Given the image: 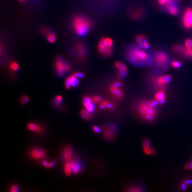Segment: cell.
I'll list each match as a JSON object with an SVG mask.
<instances>
[{"instance_id":"obj_46","label":"cell","mask_w":192,"mask_h":192,"mask_svg":"<svg viewBox=\"0 0 192 192\" xmlns=\"http://www.w3.org/2000/svg\"><path fill=\"white\" fill-rule=\"evenodd\" d=\"M19 2H20L22 3H24L25 2V0H18Z\"/></svg>"},{"instance_id":"obj_41","label":"cell","mask_w":192,"mask_h":192,"mask_svg":"<svg viewBox=\"0 0 192 192\" xmlns=\"http://www.w3.org/2000/svg\"><path fill=\"white\" fill-rule=\"evenodd\" d=\"M129 192H140L142 191L140 188L138 187H132L130 188V190H129Z\"/></svg>"},{"instance_id":"obj_38","label":"cell","mask_w":192,"mask_h":192,"mask_svg":"<svg viewBox=\"0 0 192 192\" xmlns=\"http://www.w3.org/2000/svg\"><path fill=\"white\" fill-rule=\"evenodd\" d=\"M19 191V187L17 185H13L10 188V192H17Z\"/></svg>"},{"instance_id":"obj_13","label":"cell","mask_w":192,"mask_h":192,"mask_svg":"<svg viewBox=\"0 0 192 192\" xmlns=\"http://www.w3.org/2000/svg\"><path fill=\"white\" fill-rule=\"evenodd\" d=\"M73 152L72 148L70 146L64 148L62 152V157L66 162H70L73 160Z\"/></svg>"},{"instance_id":"obj_23","label":"cell","mask_w":192,"mask_h":192,"mask_svg":"<svg viewBox=\"0 0 192 192\" xmlns=\"http://www.w3.org/2000/svg\"><path fill=\"white\" fill-rule=\"evenodd\" d=\"M115 66L120 71H127V67L123 63L117 62L115 63Z\"/></svg>"},{"instance_id":"obj_1","label":"cell","mask_w":192,"mask_h":192,"mask_svg":"<svg viewBox=\"0 0 192 192\" xmlns=\"http://www.w3.org/2000/svg\"><path fill=\"white\" fill-rule=\"evenodd\" d=\"M91 21L86 17L76 16L72 19V26L75 32L79 36L86 34L92 27Z\"/></svg>"},{"instance_id":"obj_35","label":"cell","mask_w":192,"mask_h":192,"mask_svg":"<svg viewBox=\"0 0 192 192\" xmlns=\"http://www.w3.org/2000/svg\"><path fill=\"white\" fill-rule=\"evenodd\" d=\"M185 47L187 49H192V39H187L185 41Z\"/></svg>"},{"instance_id":"obj_44","label":"cell","mask_w":192,"mask_h":192,"mask_svg":"<svg viewBox=\"0 0 192 192\" xmlns=\"http://www.w3.org/2000/svg\"><path fill=\"white\" fill-rule=\"evenodd\" d=\"M93 130L94 132H95L96 133H99L101 131L100 128L96 126H93Z\"/></svg>"},{"instance_id":"obj_3","label":"cell","mask_w":192,"mask_h":192,"mask_svg":"<svg viewBox=\"0 0 192 192\" xmlns=\"http://www.w3.org/2000/svg\"><path fill=\"white\" fill-rule=\"evenodd\" d=\"M127 55L128 59L136 65L146 64L149 60L147 53L140 47L133 46L130 48Z\"/></svg>"},{"instance_id":"obj_11","label":"cell","mask_w":192,"mask_h":192,"mask_svg":"<svg viewBox=\"0 0 192 192\" xmlns=\"http://www.w3.org/2000/svg\"><path fill=\"white\" fill-rule=\"evenodd\" d=\"M78 78H77L74 74L69 76L65 81V86L67 89H70L72 87H75L78 86Z\"/></svg>"},{"instance_id":"obj_22","label":"cell","mask_w":192,"mask_h":192,"mask_svg":"<svg viewBox=\"0 0 192 192\" xmlns=\"http://www.w3.org/2000/svg\"><path fill=\"white\" fill-rule=\"evenodd\" d=\"M64 171L65 174L66 176H70L72 174L73 172L70 162H66L65 163L64 166Z\"/></svg>"},{"instance_id":"obj_16","label":"cell","mask_w":192,"mask_h":192,"mask_svg":"<svg viewBox=\"0 0 192 192\" xmlns=\"http://www.w3.org/2000/svg\"><path fill=\"white\" fill-rule=\"evenodd\" d=\"M27 129L30 131L37 133V134H41L42 133L43 129L42 126L38 124L34 123H30L27 125Z\"/></svg>"},{"instance_id":"obj_37","label":"cell","mask_w":192,"mask_h":192,"mask_svg":"<svg viewBox=\"0 0 192 192\" xmlns=\"http://www.w3.org/2000/svg\"><path fill=\"white\" fill-rule=\"evenodd\" d=\"M140 47L143 49L144 50H147L150 47V45L146 41H145L140 45Z\"/></svg>"},{"instance_id":"obj_31","label":"cell","mask_w":192,"mask_h":192,"mask_svg":"<svg viewBox=\"0 0 192 192\" xmlns=\"http://www.w3.org/2000/svg\"><path fill=\"white\" fill-rule=\"evenodd\" d=\"M144 152L146 154L148 155H154L156 153L155 150L152 149L150 147L146 149H144Z\"/></svg>"},{"instance_id":"obj_47","label":"cell","mask_w":192,"mask_h":192,"mask_svg":"<svg viewBox=\"0 0 192 192\" xmlns=\"http://www.w3.org/2000/svg\"><path fill=\"white\" fill-rule=\"evenodd\" d=\"M32 1H37V0H32Z\"/></svg>"},{"instance_id":"obj_17","label":"cell","mask_w":192,"mask_h":192,"mask_svg":"<svg viewBox=\"0 0 192 192\" xmlns=\"http://www.w3.org/2000/svg\"><path fill=\"white\" fill-rule=\"evenodd\" d=\"M70 162V163L73 173L75 174H78L82 171V166L78 161L73 159Z\"/></svg>"},{"instance_id":"obj_7","label":"cell","mask_w":192,"mask_h":192,"mask_svg":"<svg viewBox=\"0 0 192 192\" xmlns=\"http://www.w3.org/2000/svg\"><path fill=\"white\" fill-rule=\"evenodd\" d=\"M118 127L117 125L112 124L107 125L104 128V137L108 141L114 140L117 134Z\"/></svg>"},{"instance_id":"obj_34","label":"cell","mask_w":192,"mask_h":192,"mask_svg":"<svg viewBox=\"0 0 192 192\" xmlns=\"http://www.w3.org/2000/svg\"><path fill=\"white\" fill-rule=\"evenodd\" d=\"M30 100V98L28 96L24 95L22 96L20 99V103L24 105V104H26Z\"/></svg>"},{"instance_id":"obj_45","label":"cell","mask_w":192,"mask_h":192,"mask_svg":"<svg viewBox=\"0 0 192 192\" xmlns=\"http://www.w3.org/2000/svg\"><path fill=\"white\" fill-rule=\"evenodd\" d=\"M185 167L187 170H191L192 169V162L186 164L185 165Z\"/></svg>"},{"instance_id":"obj_26","label":"cell","mask_w":192,"mask_h":192,"mask_svg":"<svg viewBox=\"0 0 192 192\" xmlns=\"http://www.w3.org/2000/svg\"><path fill=\"white\" fill-rule=\"evenodd\" d=\"M136 41L137 43L140 46L144 41H146V36L143 35H139L136 37Z\"/></svg>"},{"instance_id":"obj_15","label":"cell","mask_w":192,"mask_h":192,"mask_svg":"<svg viewBox=\"0 0 192 192\" xmlns=\"http://www.w3.org/2000/svg\"><path fill=\"white\" fill-rule=\"evenodd\" d=\"M110 90L111 94L116 98L120 99L123 98V92L121 90L120 88L110 86Z\"/></svg>"},{"instance_id":"obj_10","label":"cell","mask_w":192,"mask_h":192,"mask_svg":"<svg viewBox=\"0 0 192 192\" xmlns=\"http://www.w3.org/2000/svg\"><path fill=\"white\" fill-rule=\"evenodd\" d=\"M30 155L33 159L38 160L44 158L46 156V153L41 148L34 147L30 151Z\"/></svg>"},{"instance_id":"obj_33","label":"cell","mask_w":192,"mask_h":192,"mask_svg":"<svg viewBox=\"0 0 192 192\" xmlns=\"http://www.w3.org/2000/svg\"><path fill=\"white\" fill-rule=\"evenodd\" d=\"M92 101L94 103H100L102 101V97L98 96H93L91 98Z\"/></svg>"},{"instance_id":"obj_43","label":"cell","mask_w":192,"mask_h":192,"mask_svg":"<svg viewBox=\"0 0 192 192\" xmlns=\"http://www.w3.org/2000/svg\"><path fill=\"white\" fill-rule=\"evenodd\" d=\"M74 75L75 76L78 78H82L84 77V75L83 74L81 73H78V72H75L74 73Z\"/></svg>"},{"instance_id":"obj_2","label":"cell","mask_w":192,"mask_h":192,"mask_svg":"<svg viewBox=\"0 0 192 192\" xmlns=\"http://www.w3.org/2000/svg\"><path fill=\"white\" fill-rule=\"evenodd\" d=\"M137 110L141 118L148 122L154 121L157 116L156 107L152 106L150 101H144L140 102L137 107Z\"/></svg>"},{"instance_id":"obj_25","label":"cell","mask_w":192,"mask_h":192,"mask_svg":"<svg viewBox=\"0 0 192 192\" xmlns=\"http://www.w3.org/2000/svg\"><path fill=\"white\" fill-rule=\"evenodd\" d=\"M47 40L51 43L55 42L56 41V37L54 34L52 33H49L47 36Z\"/></svg>"},{"instance_id":"obj_40","label":"cell","mask_w":192,"mask_h":192,"mask_svg":"<svg viewBox=\"0 0 192 192\" xmlns=\"http://www.w3.org/2000/svg\"><path fill=\"white\" fill-rule=\"evenodd\" d=\"M171 65L173 67L175 68H178L181 66V63L178 61H173L171 62Z\"/></svg>"},{"instance_id":"obj_27","label":"cell","mask_w":192,"mask_h":192,"mask_svg":"<svg viewBox=\"0 0 192 192\" xmlns=\"http://www.w3.org/2000/svg\"><path fill=\"white\" fill-rule=\"evenodd\" d=\"M104 42L106 44V46L108 47H112L113 46V41L111 38L108 37H104L103 38Z\"/></svg>"},{"instance_id":"obj_21","label":"cell","mask_w":192,"mask_h":192,"mask_svg":"<svg viewBox=\"0 0 192 192\" xmlns=\"http://www.w3.org/2000/svg\"><path fill=\"white\" fill-rule=\"evenodd\" d=\"M178 5V4H173L167 9L169 14L174 16H175L178 14L179 10Z\"/></svg>"},{"instance_id":"obj_28","label":"cell","mask_w":192,"mask_h":192,"mask_svg":"<svg viewBox=\"0 0 192 192\" xmlns=\"http://www.w3.org/2000/svg\"><path fill=\"white\" fill-rule=\"evenodd\" d=\"M184 46H181L180 45H175L173 47V50L174 51L178 53V54H182L183 51Z\"/></svg>"},{"instance_id":"obj_18","label":"cell","mask_w":192,"mask_h":192,"mask_svg":"<svg viewBox=\"0 0 192 192\" xmlns=\"http://www.w3.org/2000/svg\"><path fill=\"white\" fill-rule=\"evenodd\" d=\"M115 107L114 103L108 101H102L100 103L99 106V108L100 110H102L106 108L109 110H114L115 108Z\"/></svg>"},{"instance_id":"obj_32","label":"cell","mask_w":192,"mask_h":192,"mask_svg":"<svg viewBox=\"0 0 192 192\" xmlns=\"http://www.w3.org/2000/svg\"><path fill=\"white\" fill-rule=\"evenodd\" d=\"M62 100V96L58 95L56 96V98H55L54 103L57 106H60Z\"/></svg>"},{"instance_id":"obj_6","label":"cell","mask_w":192,"mask_h":192,"mask_svg":"<svg viewBox=\"0 0 192 192\" xmlns=\"http://www.w3.org/2000/svg\"><path fill=\"white\" fill-rule=\"evenodd\" d=\"M172 78L171 76L170 75H164L153 77L152 81L157 87L163 89L171 81Z\"/></svg>"},{"instance_id":"obj_39","label":"cell","mask_w":192,"mask_h":192,"mask_svg":"<svg viewBox=\"0 0 192 192\" xmlns=\"http://www.w3.org/2000/svg\"><path fill=\"white\" fill-rule=\"evenodd\" d=\"M122 83L121 82L119 81H116V82H113L111 85L112 86L115 87L121 88L122 86Z\"/></svg>"},{"instance_id":"obj_19","label":"cell","mask_w":192,"mask_h":192,"mask_svg":"<svg viewBox=\"0 0 192 192\" xmlns=\"http://www.w3.org/2000/svg\"><path fill=\"white\" fill-rule=\"evenodd\" d=\"M165 92L163 89H161L158 92H157L155 95V99L158 102L159 104H162L166 101Z\"/></svg>"},{"instance_id":"obj_12","label":"cell","mask_w":192,"mask_h":192,"mask_svg":"<svg viewBox=\"0 0 192 192\" xmlns=\"http://www.w3.org/2000/svg\"><path fill=\"white\" fill-rule=\"evenodd\" d=\"M94 103L91 98L89 96H85L83 99V104L85 109L90 113H93L95 107Z\"/></svg>"},{"instance_id":"obj_36","label":"cell","mask_w":192,"mask_h":192,"mask_svg":"<svg viewBox=\"0 0 192 192\" xmlns=\"http://www.w3.org/2000/svg\"><path fill=\"white\" fill-rule=\"evenodd\" d=\"M150 140L148 139H146L144 140L143 142V150L150 148Z\"/></svg>"},{"instance_id":"obj_30","label":"cell","mask_w":192,"mask_h":192,"mask_svg":"<svg viewBox=\"0 0 192 192\" xmlns=\"http://www.w3.org/2000/svg\"><path fill=\"white\" fill-rule=\"evenodd\" d=\"M54 164L55 163L54 161H53V162H52V161H51V162H48V161L44 160V161H43L42 162V164L43 166L44 167L47 168L52 167Z\"/></svg>"},{"instance_id":"obj_4","label":"cell","mask_w":192,"mask_h":192,"mask_svg":"<svg viewBox=\"0 0 192 192\" xmlns=\"http://www.w3.org/2000/svg\"><path fill=\"white\" fill-rule=\"evenodd\" d=\"M168 62L169 58L168 55L162 51L156 53L153 58V65L158 69H164L166 67Z\"/></svg>"},{"instance_id":"obj_24","label":"cell","mask_w":192,"mask_h":192,"mask_svg":"<svg viewBox=\"0 0 192 192\" xmlns=\"http://www.w3.org/2000/svg\"><path fill=\"white\" fill-rule=\"evenodd\" d=\"M81 117L85 120H89L92 118L91 113H90L85 109L81 110L80 113Z\"/></svg>"},{"instance_id":"obj_14","label":"cell","mask_w":192,"mask_h":192,"mask_svg":"<svg viewBox=\"0 0 192 192\" xmlns=\"http://www.w3.org/2000/svg\"><path fill=\"white\" fill-rule=\"evenodd\" d=\"M181 0H157L158 3L165 10H167L170 6L178 3Z\"/></svg>"},{"instance_id":"obj_20","label":"cell","mask_w":192,"mask_h":192,"mask_svg":"<svg viewBox=\"0 0 192 192\" xmlns=\"http://www.w3.org/2000/svg\"><path fill=\"white\" fill-rule=\"evenodd\" d=\"M76 46H77V51L78 53L79 56H80V58H84L86 54V47L82 43H79L77 44Z\"/></svg>"},{"instance_id":"obj_29","label":"cell","mask_w":192,"mask_h":192,"mask_svg":"<svg viewBox=\"0 0 192 192\" xmlns=\"http://www.w3.org/2000/svg\"><path fill=\"white\" fill-rule=\"evenodd\" d=\"M10 68L12 71H17L19 68L18 64L17 62L13 61L10 64Z\"/></svg>"},{"instance_id":"obj_9","label":"cell","mask_w":192,"mask_h":192,"mask_svg":"<svg viewBox=\"0 0 192 192\" xmlns=\"http://www.w3.org/2000/svg\"><path fill=\"white\" fill-rule=\"evenodd\" d=\"M98 50L101 54L105 57L110 56L113 53V48L108 47L104 42L103 39L102 38L100 39L98 46Z\"/></svg>"},{"instance_id":"obj_8","label":"cell","mask_w":192,"mask_h":192,"mask_svg":"<svg viewBox=\"0 0 192 192\" xmlns=\"http://www.w3.org/2000/svg\"><path fill=\"white\" fill-rule=\"evenodd\" d=\"M182 24L186 29L192 28V9L188 8L185 10L182 16Z\"/></svg>"},{"instance_id":"obj_5","label":"cell","mask_w":192,"mask_h":192,"mask_svg":"<svg viewBox=\"0 0 192 192\" xmlns=\"http://www.w3.org/2000/svg\"><path fill=\"white\" fill-rule=\"evenodd\" d=\"M55 68L58 75L62 76L71 70L70 65L66 62L61 57H58L55 61Z\"/></svg>"},{"instance_id":"obj_42","label":"cell","mask_w":192,"mask_h":192,"mask_svg":"<svg viewBox=\"0 0 192 192\" xmlns=\"http://www.w3.org/2000/svg\"><path fill=\"white\" fill-rule=\"evenodd\" d=\"M127 71H119L118 76L120 78H123L126 75Z\"/></svg>"}]
</instances>
